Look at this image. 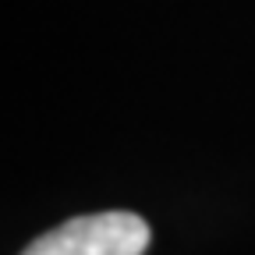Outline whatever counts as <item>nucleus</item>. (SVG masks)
<instances>
[{
  "instance_id": "f257e3e1",
  "label": "nucleus",
  "mask_w": 255,
  "mask_h": 255,
  "mask_svg": "<svg viewBox=\"0 0 255 255\" xmlns=\"http://www.w3.org/2000/svg\"><path fill=\"white\" fill-rule=\"evenodd\" d=\"M149 248V223L138 213L110 209L75 216L39 234L21 255H142Z\"/></svg>"
}]
</instances>
